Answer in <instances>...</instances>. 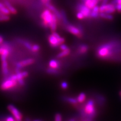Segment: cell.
<instances>
[{
    "instance_id": "f546056e",
    "label": "cell",
    "mask_w": 121,
    "mask_h": 121,
    "mask_svg": "<svg viewBox=\"0 0 121 121\" xmlns=\"http://www.w3.org/2000/svg\"><path fill=\"white\" fill-rule=\"evenodd\" d=\"M60 86H61V88L63 89H66L68 87V84L67 82L65 81H63L60 84Z\"/></svg>"
},
{
    "instance_id": "5bb4252c",
    "label": "cell",
    "mask_w": 121,
    "mask_h": 121,
    "mask_svg": "<svg viewBox=\"0 0 121 121\" xmlns=\"http://www.w3.org/2000/svg\"><path fill=\"white\" fill-rule=\"evenodd\" d=\"M3 3L5 6L9 9L11 14L13 15H16L17 13V10L11 4V3L8 0H4L3 1Z\"/></svg>"
},
{
    "instance_id": "f35d334b",
    "label": "cell",
    "mask_w": 121,
    "mask_h": 121,
    "mask_svg": "<svg viewBox=\"0 0 121 121\" xmlns=\"http://www.w3.org/2000/svg\"><path fill=\"white\" fill-rule=\"evenodd\" d=\"M39 121V120H35V121Z\"/></svg>"
},
{
    "instance_id": "ffe728a7",
    "label": "cell",
    "mask_w": 121,
    "mask_h": 121,
    "mask_svg": "<svg viewBox=\"0 0 121 121\" xmlns=\"http://www.w3.org/2000/svg\"><path fill=\"white\" fill-rule=\"evenodd\" d=\"M99 17L108 20H112L114 19V17H113L112 14L106 13L104 12L99 13Z\"/></svg>"
},
{
    "instance_id": "30bf717a",
    "label": "cell",
    "mask_w": 121,
    "mask_h": 121,
    "mask_svg": "<svg viewBox=\"0 0 121 121\" xmlns=\"http://www.w3.org/2000/svg\"><path fill=\"white\" fill-rule=\"evenodd\" d=\"M76 11L81 12L85 17V19H89L91 9L87 7L84 3H78L76 7Z\"/></svg>"
},
{
    "instance_id": "d590c367",
    "label": "cell",
    "mask_w": 121,
    "mask_h": 121,
    "mask_svg": "<svg viewBox=\"0 0 121 121\" xmlns=\"http://www.w3.org/2000/svg\"><path fill=\"white\" fill-rule=\"evenodd\" d=\"M5 5L4 4V3L3 2H0V8H1L4 7H5Z\"/></svg>"
},
{
    "instance_id": "277c9868",
    "label": "cell",
    "mask_w": 121,
    "mask_h": 121,
    "mask_svg": "<svg viewBox=\"0 0 121 121\" xmlns=\"http://www.w3.org/2000/svg\"><path fill=\"white\" fill-rule=\"evenodd\" d=\"M65 27L67 31L72 35L79 38V39L82 37L83 35V29L81 25H77V26L69 23L65 26Z\"/></svg>"
},
{
    "instance_id": "3957f363",
    "label": "cell",
    "mask_w": 121,
    "mask_h": 121,
    "mask_svg": "<svg viewBox=\"0 0 121 121\" xmlns=\"http://www.w3.org/2000/svg\"><path fill=\"white\" fill-rule=\"evenodd\" d=\"M48 41L52 47L56 48L59 47L60 44L64 43L65 39L64 37L60 36L57 32L55 31L48 35Z\"/></svg>"
},
{
    "instance_id": "4dcf8cb0",
    "label": "cell",
    "mask_w": 121,
    "mask_h": 121,
    "mask_svg": "<svg viewBox=\"0 0 121 121\" xmlns=\"http://www.w3.org/2000/svg\"><path fill=\"white\" fill-rule=\"evenodd\" d=\"M59 47H60V50H61V51L66 50H67V49L69 48L67 45H66L65 44H64V43L60 44L59 46Z\"/></svg>"
},
{
    "instance_id": "52a82bcc",
    "label": "cell",
    "mask_w": 121,
    "mask_h": 121,
    "mask_svg": "<svg viewBox=\"0 0 121 121\" xmlns=\"http://www.w3.org/2000/svg\"><path fill=\"white\" fill-rule=\"evenodd\" d=\"M16 75L18 85L23 86L25 85V79L28 76V73L27 71H21L20 70H16Z\"/></svg>"
},
{
    "instance_id": "9a60e30c",
    "label": "cell",
    "mask_w": 121,
    "mask_h": 121,
    "mask_svg": "<svg viewBox=\"0 0 121 121\" xmlns=\"http://www.w3.org/2000/svg\"><path fill=\"white\" fill-rule=\"evenodd\" d=\"M16 40L19 43H20L21 44L23 45L24 47L27 48V50H28L30 51H31L33 44L31 43L30 42H29V41L25 40V39H17Z\"/></svg>"
},
{
    "instance_id": "60d3db41",
    "label": "cell",
    "mask_w": 121,
    "mask_h": 121,
    "mask_svg": "<svg viewBox=\"0 0 121 121\" xmlns=\"http://www.w3.org/2000/svg\"><path fill=\"white\" fill-rule=\"evenodd\" d=\"M1 12H0V15H1Z\"/></svg>"
},
{
    "instance_id": "9c48e42d",
    "label": "cell",
    "mask_w": 121,
    "mask_h": 121,
    "mask_svg": "<svg viewBox=\"0 0 121 121\" xmlns=\"http://www.w3.org/2000/svg\"><path fill=\"white\" fill-rule=\"evenodd\" d=\"M35 62V60L33 58H27L20 60L16 64V70H20L24 67L31 65Z\"/></svg>"
},
{
    "instance_id": "7a4b0ae2",
    "label": "cell",
    "mask_w": 121,
    "mask_h": 121,
    "mask_svg": "<svg viewBox=\"0 0 121 121\" xmlns=\"http://www.w3.org/2000/svg\"><path fill=\"white\" fill-rule=\"evenodd\" d=\"M18 85L16 74H11L4 78L0 84V89L4 91H6L15 89Z\"/></svg>"
},
{
    "instance_id": "836d02e7",
    "label": "cell",
    "mask_w": 121,
    "mask_h": 121,
    "mask_svg": "<svg viewBox=\"0 0 121 121\" xmlns=\"http://www.w3.org/2000/svg\"><path fill=\"white\" fill-rule=\"evenodd\" d=\"M40 1H41V3L44 5L45 4L48 3H50L51 0H40Z\"/></svg>"
},
{
    "instance_id": "ba28073f",
    "label": "cell",
    "mask_w": 121,
    "mask_h": 121,
    "mask_svg": "<svg viewBox=\"0 0 121 121\" xmlns=\"http://www.w3.org/2000/svg\"><path fill=\"white\" fill-rule=\"evenodd\" d=\"M8 109L12 113V116L16 121H22L23 116L19 110L13 104H9L8 106Z\"/></svg>"
},
{
    "instance_id": "ac0fdd59",
    "label": "cell",
    "mask_w": 121,
    "mask_h": 121,
    "mask_svg": "<svg viewBox=\"0 0 121 121\" xmlns=\"http://www.w3.org/2000/svg\"><path fill=\"white\" fill-rule=\"evenodd\" d=\"M60 15H61V21L62 22L63 25L64 26H65L69 23L68 20L66 13L65 12V11L62 9L61 10H60Z\"/></svg>"
},
{
    "instance_id": "cb8c5ba5",
    "label": "cell",
    "mask_w": 121,
    "mask_h": 121,
    "mask_svg": "<svg viewBox=\"0 0 121 121\" xmlns=\"http://www.w3.org/2000/svg\"><path fill=\"white\" fill-rule=\"evenodd\" d=\"M66 101H67L68 103H70V104H74V105L78 103V101L77 100L76 98H74V97H67L66 98Z\"/></svg>"
},
{
    "instance_id": "f1b7e54d",
    "label": "cell",
    "mask_w": 121,
    "mask_h": 121,
    "mask_svg": "<svg viewBox=\"0 0 121 121\" xmlns=\"http://www.w3.org/2000/svg\"><path fill=\"white\" fill-rule=\"evenodd\" d=\"M55 121H62V117L60 113H56L55 115Z\"/></svg>"
},
{
    "instance_id": "4316f807",
    "label": "cell",
    "mask_w": 121,
    "mask_h": 121,
    "mask_svg": "<svg viewBox=\"0 0 121 121\" xmlns=\"http://www.w3.org/2000/svg\"><path fill=\"white\" fill-rule=\"evenodd\" d=\"M47 72L48 74L54 75V74H57L58 73V69H52V68H48L47 69Z\"/></svg>"
},
{
    "instance_id": "44dd1931",
    "label": "cell",
    "mask_w": 121,
    "mask_h": 121,
    "mask_svg": "<svg viewBox=\"0 0 121 121\" xmlns=\"http://www.w3.org/2000/svg\"><path fill=\"white\" fill-rule=\"evenodd\" d=\"M71 51L70 50L69 48H68V49L66 50H64V51H62L60 53L57 55V57L58 58H62L64 57H65V56H67L69 55L70 54Z\"/></svg>"
},
{
    "instance_id": "1f68e13d",
    "label": "cell",
    "mask_w": 121,
    "mask_h": 121,
    "mask_svg": "<svg viewBox=\"0 0 121 121\" xmlns=\"http://www.w3.org/2000/svg\"><path fill=\"white\" fill-rule=\"evenodd\" d=\"M116 11L119 13H121V4H117L115 5Z\"/></svg>"
},
{
    "instance_id": "7402d4cb",
    "label": "cell",
    "mask_w": 121,
    "mask_h": 121,
    "mask_svg": "<svg viewBox=\"0 0 121 121\" xmlns=\"http://www.w3.org/2000/svg\"><path fill=\"white\" fill-rule=\"evenodd\" d=\"M86 98V95L85 93L81 92L78 94L76 99L78 103L82 104L85 101Z\"/></svg>"
},
{
    "instance_id": "ab89813d",
    "label": "cell",
    "mask_w": 121,
    "mask_h": 121,
    "mask_svg": "<svg viewBox=\"0 0 121 121\" xmlns=\"http://www.w3.org/2000/svg\"><path fill=\"white\" fill-rule=\"evenodd\" d=\"M99 1H103V0H99Z\"/></svg>"
},
{
    "instance_id": "4fadbf2b",
    "label": "cell",
    "mask_w": 121,
    "mask_h": 121,
    "mask_svg": "<svg viewBox=\"0 0 121 121\" xmlns=\"http://www.w3.org/2000/svg\"><path fill=\"white\" fill-rule=\"evenodd\" d=\"M59 21L58 20V18H56V15L53 14L52 15V22L49 25V28H50L51 31L52 32H55L56 31V29H57V26H58V23Z\"/></svg>"
},
{
    "instance_id": "603a6c76",
    "label": "cell",
    "mask_w": 121,
    "mask_h": 121,
    "mask_svg": "<svg viewBox=\"0 0 121 121\" xmlns=\"http://www.w3.org/2000/svg\"><path fill=\"white\" fill-rule=\"evenodd\" d=\"M10 16L8 15H5L1 14L0 15V22L8 21L10 20Z\"/></svg>"
},
{
    "instance_id": "8fae6325",
    "label": "cell",
    "mask_w": 121,
    "mask_h": 121,
    "mask_svg": "<svg viewBox=\"0 0 121 121\" xmlns=\"http://www.w3.org/2000/svg\"><path fill=\"white\" fill-rule=\"evenodd\" d=\"M1 72L2 75L4 77H6L9 75V65L7 60L1 61Z\"/></svg>"
},
{
    "instance_id": "5b68a950",
    "label": "cell",
    "mask_w": 121,
    "mask_h": 121,
    "mask_svg": "<svg viewBox=\"0 0 121 121\" xmlns=\"http://www.w3.org/2000/svg\"><path fill=\"white\" fill-rule=\"evenodd\" d=\"M53 13L51 11L46 8L44 9L40 14V19L41 21V24L45 28H49V25L52 22Z\"/></svg>"
},
{
    "instance_id": "d6a6232c",
    "label": "cell",
    "mask_w": 121,
    "mask_h": 121,
    "mask_svg": "<svg viewBox=\"0 0 121 121\" xmlns=\"http://www.w3.org/2000/svg\"><path fill=\"white\" fill-rule=\"evenodd\" d=\"M4 42V37L2 35H0V44H2Z\"/></svg>"
},
{
    "instance_id": "e575fe53",
    "label": "cell",
    "mask_w": 121,
    "mask_h": 121,
    "mask_svg": "<svg viewBox=\"0 0 121 121\" xmlns=\"http://www.w3.org/2000/svg\"><path fill=\"white\" fill-rule=\"evenodd\" d=\"M108 1L109 0H103V1H102L101 4H107Z\"/></svg>"
},
{
    "instance_id": "d6986e66",
    "label": "cell",
    "mask_w": 121,
    "mask_h": 121,
    "mask_svg": "<svg viewBox=\"0 0 121 121\" xmlns=\"http://www.w3.org/2000/svg\"><path fill=\"white\" fill-rule=\"evenodd\" d=\"M48 67L52 69H58L60 68L59 62L56 60H51L48 63Z\"/></svg>"
},
{
    "instance_id": "484cf974",
    "label": "cell",
    "mask_w": 121,
    "mask_h": 121,
    "mask_svg": "<svg viewBox=\"0 0 121 121\" xmlns=\"http://www.w3.org/2000/svg\"><path fill=\"white\" fill-rule=\"evenodd\" d=\"M0 12H1V14H5V15H10L11 14L10 11L6 6L2 7V8H0Z\"/></svg>"
},
{
    "instance_id": "83f0119b",
    "label": "cell",
    "mask_w": 121,
    "mask_h": 121,
    "mask_svg": "<svg viewBox=\"0 0 121 121\" xmlns=\"http://www.w3.org/2000/svg\"><path fill=\"white\" fill-rule=\"evenodd\" d=\"M76 16L77 18L79 20L85 19L84 15H83V14L81 12H79V11H77L76 14Z\"/></svg>"
},
{
    "instance_id": "d4e9b609",
    "label": "cell",
    "mask_w": 121,
    "mask_h": 121,
    "mask_svg": "<svg viewBox=\"0 0 121 121\" xmlns=\"http://www.w3.org/2000/svg\"><path fill=\"white\" fill-rule=\"evenodd\" d=\"M40 47L39 44H33L31 52L34 53H36L37 52H39L40 51Z\"/></svg>"
},
{
    "instance_id": "e0dca14e",
    "label": "cell",
    "mask_w": 121,
    "mask_h": 121,
    "mask_svg": "<svg viewBox=\"0 0 121 121\" xmlns=\"http://www.w3.org/2000/svg\"><path fill=\"white\" fill-rule=\"evenodd\" d=\"M89 50V48L87 45L85 44H82L79 45L78 48V52L81 55H84Z\"/></svg>"
},
{
    "instance_id": "8d00e7d4",
    "label": "cell",
    "mask_w": 121,
    "mask_h": 121,
    "mask_svg": "<svg viewBox=\"0 0 121 121\" xmlns=\"http://www.w3.org/2000/svg\"><path fill=\"white\" fill-rule=\"evenodd\" d=\"M69 121H75V120L74 119H71Z\"/></svg>"
},
{
    "instance_id": "74e56055",
    "label": "cell",
    "mask_w": 121,
    "mask_h": 121,
    "mask_svg": "<svg viewBox=\"0 0 121 121\" xmlns=\"http://www.w3.org/2000/svg\"><path fill=\"white\" fill-rule=\"evenodd\" d=\"M120 97L121 98V91L120 92Z\"/></svg>"
},
{
    "instance_id": "2e32d148",
    "label": "cell",
    "mask_w": 121,
    "mask_h": 121,
    "mask_svg": "<svg viewBox=\"0 0 121 121\" xmlns=\"http://www.w3.org/2000/svg\"><path fill=\"white\" fill-rule=\"evenodd\" d=\"M99 1V0H86L83 3H84L90 9H92L93 7L97 5Z\"/></svg>"
},
{
    "instance_id": "7c38bea8",
    "label": "cell",
    "mask_w": 121,
    "mask_h": 121,
    "mask_svg": "<svg viewBox=\"0 0 121 121\" xmlns=\"http://www.w3.org/2000/svg\"><path fill=\"white\" fill-rule=\"evenodd\" d=\"M99 6L97 5L93 7L92 9H91V12L89 15V19H95L99 17Z\"/></svg>"
},
{
    "instance_id": "6da1fadb",
    "label": "cell",
    "mask_w": 121,
    "mask_h": 121,
    "mask_svg": "<svg viewBox=\"0 0 121 121\" xmlns=\"http://www.w3.org/2000/svg\"><path fill=\"white\" fill-rule=\"evenodd\" d=\"M119 43L117 41H111L101 44L98 48L96 51L97 57L101 59L108 60L111 59L117 54V47H119Z\"/></svg>"
},
{
    "instance_id": "8992f818",
    "label": "cell",
    "mask_w": 121,
    "mask_h": 121,
    "mask_svg": "<svg viewBox=\"0 0 121 121\" xmlns=\"http://www.w3.org/2000/svg\"><path fill=\"white\" fill-rule=\"evenodd\" d=\"M85 115L90 117H93L96 114V108L95 103L93 99H89L85 104L84 108Z\"/></svg>"
}]
</instances>
